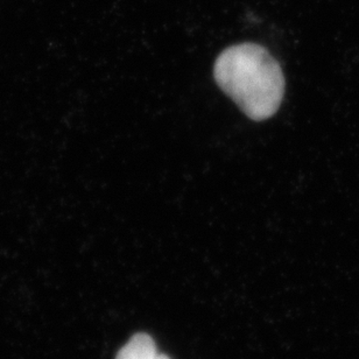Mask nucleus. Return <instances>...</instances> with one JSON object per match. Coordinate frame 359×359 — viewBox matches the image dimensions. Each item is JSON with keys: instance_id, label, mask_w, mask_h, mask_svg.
Listing matches in <instances>:
<instances>
[{"instance_id": "7ed1b4c3", "label": "nucleus", "mask_w": 359, "mask_h": 359, "mask_svg": "<svg viewBox=\"0 0 359 359\" xmlns=\"http://www.w3.org/2000/svg\"><path fill=\"white\" fill-rule=\"evenodd\" d=\"M159 359H170V357L166 356V355H161L160 353Z\"/></svg>"}, {"instance_id": "f03ea898", "label": "nucleus", "mask_w": 359, "mask_h": 359, "mask_svg": "<svg viewBox=\"0 0 359 359\" xmlns=\"http://www.w3.org/2000/svg\"><path fill=\"white\" fill-rule=\"evenodd\" d=\"M156 342L147 334L133 336L118 353L116 359H159Z\"/></svg>"}, {"instance_id": "f257e3e1", "label": "nucleus", "mask_w": 359, "mask_h": 359, "mask_svg": "<svg viewBox=\"0 0 359 359\" xmlns=\"http://www.w3.org/2000/svg\"><path fill=\"white\" fill-rule=\"evenodd\" d=\"M218 86L252 121H266L279 110L285 79L279 63L256 43H241L219 54L214 68Z\"/></svg>"}]
</instances>
